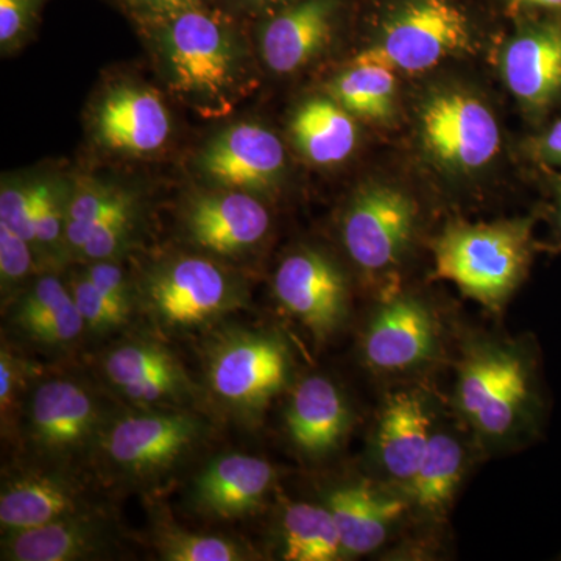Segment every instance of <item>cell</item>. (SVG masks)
<instances>
[{
	"label": "cell",
	"mask_w": 561,
	"mask_h": 561,
	"mask_svg": "<svg viewBox=\"0 0 561 561\" xmlns=\"http://www.w3.org/2000/svg\"><path fill=\"white\" fill-rule=\"evenodd\" d=\"M435 276L497 309L515 291L530 261V224L454 225L434 245Z\"/></svg>",
	"instance_id": "1"
},
{
	"label": "cell",
	"mask_w": 561,
	"mask_h": 561,
	"mask_svg": "<svg viewBox=\"0 0 561 561\" xmlns=\"http://www.w3.org/2000/svg\"><path fill=\"white\" fill-rule=\"evenodd\" d=\"M154 24L173 90L195 102L227 101L241 73V51L219 11L194 7Z\"/></svg>",
	"instance_id": "2"
},
{
	"label": "cell",
	"mask_w": 561,
	"mask_h": 561,
	"mask_svg": "<svg viewBox=\"0 0 561 561\" xmlns=\"http://www.w3.org/2000/svg\"><path fill=\"white\" fill-rule=\"evenodd\" d=\"M242 280L217 262L176 256L153 265L139 284V301L165 332L208 327L245 305Z\"/></svg>",
	"instance_id": "3"
},
{
	"label": "cell",
	"mask_w": 561,
	"mask_h": 561,
	"mask_svg": "<svg viewBox=\"0 0 561 561\" xmlns=\"http://www.w3.org/2000/svg\"><path fill=\"white\" fill-rule=\"evenodd\" d=\"M286 342L267 331L230 330L210 343L206 382L228 412L260 416L289 381Z\"/></svg>",
	"instance_id": "4"
},
{
	"label": "cell",
	"mask_w": 561,
	"mask_h": 561,
	"mask_svg": "<svg viewBox=\"0 0 561 561\" xmlns=\"http://www.w3.org/2000/svg\"><path fill=\"white\" fill-rule=\"evenodd\" d=\"M471 44L467 18L448 0H413L389 22L381 38L354 62L424 72Z\"/></svg>",
	"instance_id": "5"
},
{
	"label": "cell",
	"mask_w": 561,
	"mask_h": 561,
	"mask_svg": "<svg viewBox=\"0 0 561 561\" xmlns=\"http://www.w3.org/2000/svg\"><path fill=\"white\" fill-rule=\"evenodd\" d=\"M205 424L186 411L130 412L102 431L101 448L111 467L131 479H149L175 468L202 442Z\"/></svg>",
	"instance_id": "6"
},
{
	"label": "cell",
	"mask_w": 561,
	"mask_h": 561,
	"mask_svg": "<svg viewBox=\"0 0 561 561\" xmlns=\"http://www.w3.org/2000/svg\"><path fill=\"white\" fill-rule=\"evenodd\" d=\"M420 124L424 147L449 171H479L500 151L496 117L467 92H440L431 98L421 110Z\"/></svg>",
	"instance_id": "7"
},
{
	"label": "cell",
	"mask_w": 561,
	"mask_h": 561,
	"mask_svg": "<svg viewBox=\"0 0 561 561\" xmlns=\"http://www.w3.org/2000/svg\"><path fill=\"white\" fill-rule=\"evenodd\" d=\"M415 205L408 194L387 184L356 192L343 219V243L351 260L367 272L394 267L411 242Z\"/></svg>",
	"instance_id": "8"
},
{
	"label": "cell",
	"mask_w": 561,
	"mask_h": 561,
	"mask_svg": "<svg viewBox=\"0 0 561 561\" xmlns=\"http://www.w3.org/2000/svg\"><path fill=\"white\" fill-rule=\"evenodd\" d=\"M529 397V373L518 354L482 350L461 367L460 409L482 434L507 435L522 419Z\"/></svg>",
	"instance_id": "9"
},
{
	"label": "cell",
	"mask_w": 561,
	"mask_h": 561,
	"mask_svg": "<svg viewBox=\"0 0 561 561\" xmlns=\"http://www.w3.org/2000/svg\"><path fill=\"white\" fill-rule=\"evenodd\" d=\"M273 287L279 305L319 343L328 341L345 320V278L319 251L301 250L287 256L275 273Z\"/></svg>",
	"instance_id": "10"
},
{
	"label": "cell",
	"mask_w": 561,
	"mask_h": 561,
	"mask_svg": "<svg viewBox=\"0 0 561 561\" xmlns=\"http://www.w3.org/2000/svg\"><path fill=\"white\" fill-rule=\"evenodd\" d=\"M286 151L278 136L256 124H238L221 131L198 158L213 183L231 191L261 194L278 184Z\"/></svg>",
	"instance_id": "11"
},
{
	"label": "cell",
	"mask_w": 561,
	"mask_h": 561,
	"mask_svg": "<svg viewBox=\"0 0 561 561\" xmlns=\"http://www.w3.org/2000/svg\"><path fill=\"white\" fill-rule=\"evenodd\" d=\"M102 431L101 404L81 383L51 379L33 391L28 434L41 453L70 456L101 437Z\"/></svg>",
	"instance_id": "12"
},
{
	"label": "cell",
	"mask_w": 561,
	"mask_h": 561,
	"mask_svg": "<svg viewBox=\"0 0 561 561\" xmlns=\"http://www.w3.org/2000/svg\"><path fill=\"white\" fill-rule=\"evenodd\" d=\"M184 228L195 245L231 257L262 242L271 228V214L249 192H210L187 203Z\"/></svg>",
	"instance_id": "13"
},
{
	"label": "cell",
	"mask_w": 561,
	"mask_h": 561,
	"mask_svg": "<svg viewBox=\"0 0 561 561\" xmlns=\"http://www.w3.org/2000/svg\"><path fill=\"white\" fill-rule=\"evenodd\" d=\"M102 368L111 386L136 404L179 401L192 391L190 378L171 351L147 339L114 346Z\"/></svg>",
	"instance_id": "14"
},
{
	"label": "cell",
	"mask_w": 561,
	"mask_h": 561,
	"mask_svg": "<svg viewBox=\"0 0 561 561\" xmlns=\"http://www.w3.org/2000/svg\"><path fill=\"white\" fill-rule=\"evenodd\" d=\"M95 133L111 150L153 153L168 142L171 116L157 92L136 84H119L99 103Z\"/></svg>",
	"instance_id": "15"
},
{
	"label": "cell",
	"mask_w": 561,
	"mask_h": 561,
	"mask_svg": "<svg viewBox=\"0 0 561 561\" xmlns=\"http://www.w3.org/2000/svg\"><path fill=\"white\" fill-rule=\"evenodd\" d=\"M275 481L268 461L245 454H228L210 461L195 479L192 504L216 519H239L256 512Z\"/></svg>",
	"instance_id": "16"
},
{
	"label": "cell",
	"mask_w": 561,
	"mask_h": 561,
	"mask_svg": "<svg viewBox=\"0 0 561 561\" xmlns=\"http://www.w3.org/2000/svg\"><path fill=\"white\" fill-rule=\"evenodd\" d=\"M435 348L432 316L420 301L400 298L373 317L364 356L376 370L402 371L430 359Z\"/></svg>",
	"instance_id": "17"
},
{
	"label": "cell",
	"mask_w": 561,
	"mask_h": 561,
	"mask_svg": "<svg viewBox=\"0 0 561 561\" xmlns=\"http://www.w3.org/2000/svg\"><path fill=\"white\" fill-rule=\"evenodd\" d=\"M334 0H305L278 14L262 32V58L276 73L308 65L330 41Z\"/></svg>",
	"instance_id": "18"
},
{
	"label": "cell",
	"mask_w": 561,
	"mask_h": 561,
	"mask_svg": "<svg viewBox=\"0 0 561 561\" xmlns=\"http://www.w3.org/2000/svg\"><path fill=\"white\" fill-rule=\"evenodd\" d=\"M81 512L80 490L57 472H22L3 482L0 526L7 534L33 529Z\"/></svg>",
	"instance_id": "19"
},
{
	"label": "cell",
	"mask_w": 561,
	"mask_h": 561,
	"mask_svg": "<svg viewBox=\"0 0 561 561\" xmlns=\"http://www.w3.org/2000/svg\"><path fill=\"white\" fill-rule=\"evenodd\" d=\"M286 423L291 442L300 451L323 456L348 431V405L334 382L323 376H311L291 394Z\"/></svg>",
	"instance_id": "20"
},
{
	"label": "cell",
	"mask_w": 561,
	"mask_h": 561,
	"mask_svg": "<svg viewBox=\"0 0 561 561\" xmlns=\"http://www.w3.org/2000/svg\"><path fill=\"white\" fill-rule=\"evenodd\" d=\"M513 94L530 108H545L561 92V27L541 25L513 39L504 55Z\"/></svg>",
	"instance_id": "21"
},
{
	"label": "cell",
	"mask_w": 561,
	"mask_h": 561,
	"mask_svg": "<svg viewBox=\"0 0 561 561\" xmlns=\"http://www.w3.org/2000/svg\"><path fill=\"white\" fill-rule=\"evenodd\" d=\"M110 545L106 524L87 513L11 531L3 541L2 559L11 561H72L91 559Z\"/></svg>",
	"instance_id": "22"
},
{
	"label": "cell",
	"mask_w": 561,
	"mask_h": 561,
	"mask_svg": "<svg viewBox=\"0 0 561 561\" xmlns=\"http://www.w3.org/2000/svg\"><path fill=\"white\" fill-rule=\"evenodd\" d=\"M11 323L47 348H66L87 330L72 291L54 275L41 276L21 295Z\"/></svg>",
	"instance_id": "23"
},
{
	"label": "cell",
	"mask_w": 561,
	"mask_h": 561,
	"mask_svg": "<svg viewBox=\"0 0 561 561\" xmlns=\"http://www.w3.org/2000/svg\"><path fill=\"white\" fill-rule=\"evenodd\" d=\"M328 511L337 526L345 553H367L382 545L404 502L368 485H346L328 494Z\"/></svg>",
	"instance_id": "24"
},
{
	"label": "cell",
	"mask_w": 561,
	"mask_h": 561,
	"mask_svg": "<svg viewBox=\"0 0 561 561\" xmlns=\"http://www.w3.org/2000/svg\"><path fill=\"white\" fill-rule=\"evenodd\" d=\"M431 420L416 394L391 398L381 416L376 448L383 468L393 478L411 481L430 448Z\"/></svg>",
	"instance_id": "25"
},
{
	"label": "cell",
	"mask_w": 561,
	"mask_h": 561,
	"mask_svg": "<svg viewBox=\"0 0 561 561\" xmlns=\"http://www.w3.org/2000/svg\"><path fill=\"white\" fill-rule=\"evenodd\" d=\"M295 146L313 164L345 161L357 142L353 114L334 99H312L295 114L290 125Z\"/></svg>",
	"instance_id": "26"
},
{
	"label": "cell",
	"mask_w": 561,
	"mask_h": 561,
	"mask_svg": "<svg viewBox=\"0 0 561 561\" xmlns=\"http://www.w3.org/2000/svg\"><path fill=\"white\" fill-rule=\"evenodd\" d=\"M283 557L289 561H334L343 551L341 534L328 507L290 504L283 518Z\"/></svg>",
	"instance_id": "27"
},
{
	"label": "cell",
	"mask_w": 561,
	"mask_h": 561,
	"mask_svg": "<svg viewBox=\"0 0 561 561\" xmlns=\"http://www.w3.org/2000/svg\"><path fill=\"white\" fill-rule=\"evenodd\" d=\"M332 99L350 114L383 121L393 111L397 95L394 70L379 65H359L343 72L331 87Z\"/></svg>",
	"instance_id": "28"
},
{
	"label": "cell",
	"mask_w": 561,
	"mask_h": 561,
	"mask_svg": "<svg viewBox=\"0 0 561 561\" xmlns=\"http://www.w3.org/2000/svg\"><path fill=\"white\" fill-rule=\"evenodd\" d=\"M463 453L449 435H432L419 470L409 481L413 500L426 511H440L460 481Z\"/></svg>",
	"instance_id": "29"
},
{
	"label": "cell",
	"mask_w": 561,
	"mask_h": 561,
	"mask_svg": "<svg viewBox=\"0 0 561 561\" xmlns=\"http://www.w3.org/2000/svg\"><path fill=\"white\" fill-rule=\"evenodd\" d=\"M130 195L131 192L95 179H81L72 184L66 224L68 253L77 256L92 228Z\"/></svg>",
	"instance_id": "30"
},
{
	"label": "cell",
	"mask_w": 561,
	"mask_h": 561,
	"mask_svg": "<svg viewBox=\"0 0 561 561\" xmlns=\"http://www.w3.org/2000/svg\"><path fill=\"white\" fill-rule=\"evenodd\" d=\"M70 187L61 179L41 176L35 219H33V250L36 256L57 261L68 253L66 224Z\"/></svg>",
	"instance_id": "31"
},
{
	"label": "cell",
	"mask_w": 561,
	"mask_h": 561,
	"mask_svg": "<svg viewBox=\"0 0 561 561\" xmlns=\"http://www.w3.org/2000/svg\"><path fill=\"white\" fill-rule=\"evenodd\" d=\"M158 552L169 561H242L245 549L230 538L191 534L179 527L162 526L157 537Z\"/></svg>",
	"instance_id": "32"
},
{
	"label": "cell",
	"mask_w": 561,
	"mask_h": 561,
	"mask_svg": "<svg viewBox=\"0 0 561 561\" xmlns=\"http://www.w3.org/2000/svg\"><path fill=\"white\" fill-rule=\"evenodd\" d=\"M135 195L111 210L90 232L77 256L88 262L111 261L131 241L136 224Z\"/></svg>",
	"instance_id": "33"
},
{
	"label": "cell",
	"mask_w": 561,
	"mask_h": 561,
	"mask_svg": "<svg viewBox=\"0 0 561 561\" xmlns=\"http://www.w3.org/2000/svg\"><path fill=\"white\" fill-rule=\"evenodd\" d=\"M70 291H72L77 308L83 317L87 330L94 332L117 330L130 316V312L125 311L117 302L99 290L84 275V272L72 280Z\"/></svg>",
	"instance_id": "34"
},
{
	"label": "cell",
	"mask_w": 561,
	"mask_h": 561,
	"mask_svg": "<svg viewBox=\"0 0 561 561\" xmlns=\"http://www.w3.org/2000/svg\"><path fill=\"white\" fill-rule=\"evenodd\" d=\"M39 179L5 180L0 191V224L33 245V219L38 201Z\"/></svg>",
	"instance_id": "35"
},
{
	"label": "cell",
	"mask_w": 561,
	"mask_h": 561,
	"mask_svg": "<svg viewBox=\"0 0 561 561\" xmlns=\"http://www.w3.org/2000/svg\"><path fill=\"white\" fill-rule=\"evenodd\" d=\"M35 250L7 225L0 224V280L3 294L18 289L32 273Z\"/></svg>",
	"instance_id": "36"
},
{
	"label": "cell",
	"mask_w": 561,
	"mask_h": 561,
	"mask_svg": "<svg viewBox=\"0 0 561 561\" xmlns=\"http://www.w3.org/2000/svg\"><path fill=\"white\" fill-rule=\"evenodd\" d=\"M25 371H27V365L18 359L13 351L3 343L0 351V412H2L3 427L5 424L10 426L13 420L11 416L20 400L24 381L27 379Z\"/></svg>",
	"instance_id": "37"
},
{
	"label": "cell",
	"mask_w": 561,
	"mask_h": 561,
	"mask_svg": "<svg viewBox=\"0 0 561 561\" xmlns=\"http://www.w3.org/2000/svg\"><path fill=\"white\" fill-rule=\"evenodd\" d=\"M84 275L91 279V283L103 291L106 297L124 308L125 311L131 312L133 295L131 287L128 284L127 276L119 265L113 261H95L90 262Z\"/></svg>",
	"instance_id": "38"
},
{
	"label": "cell",
	"mask_w": 561,
	"mask_h": 561,
	"mask_svg": "<svg viewBox=\"0 0 561 561\" xmlns=\"http://www.w3.org/2000/svg\"><path fill=\"white\" fill-rule=\"evenodd\" d=\"M41 0H0V43H16L31 27Z\"/></svg>",
	"instance_id": "39"
},
{
	"label": "cell",
	"mask_w": 561,
	"mask_h": 561,
	"mask_svg": "<svg viewBox=\"0 0 561 561\" xmlns=\"http://www.w3.org/2000/svg\"><path fill=\"white\" fill-rule=\"evenodd\" d=\"M133 7L147 20L158 22L181 11L201 7L203 0H130Z\"/></svg>",
	"instance_id": "40"
},
{
	"label": "cell",
	"mask_w": 561,
	"mask_h": 561,
	"mask_svg": "<svg viewBox=\"0 0 561 561\" xmlns=\"http://www.w3.org/2000/svg\"><path fill=\"white\" fill-rule=\"evenodd\" d=\"M538 153L545 161L561 164V121L553 124L551 130L538 140Z\"/></svg>",
	"instance_id": "41"
},
{
	"label": "cell",
	"mask_w": 561,
	"mask_h": 561,
	"mask_svg": "<svg viewBox=\"0 0 561 561\" xmlns=\"http://www.w3.org/2000/svg\"><path fill=\"white\" fill-rule=\"evenodd\" d=\"M518 2L542 7V9H561V0H518Z\"/></svg>",
	"instance_id": "42"
},
{
	"label": "cell",
	"mask_w": 561,
	"mask_h": 561,
	"mask_svg": "<svg viewBox=\"0 0 561 561\" xmlns=\"http://www.w3.org/2000/svg\"><path fill=\"white\" fill-rule=\"evenodd\" d=\"M254 2L276 3V2H286V0H254Z\"/></svg>",
	"instance_id": "43"
},
{
	"label": "cell",
	"mask_w": 561,
	"mask_h": 561,
	"mask_svg": "<svg viewBox=\"0 0 561 561\" xmlns=\"http://www.w3.org/2000/svg\"><path fill=\"white\" fill-rule=\"evenodd\" d=\"M560 228H561V195H560Z\"/></svg>",
	"instance_id": "44"
}]
</instances>
